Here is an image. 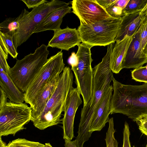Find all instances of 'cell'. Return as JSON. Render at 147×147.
Here are the masks:
<instances>
[{
    "instance_id": "35",
    "label": "cell",
    "mask_w": 147,
    "mask_h": 147,
    "mask_svg": "<svg viewBox=\"0 0 147 147\" xmlns=\"http://www.w3.org/2000/svg\"><path fill=\"white\" fill-rule=\"evenodd\" d=\"M129 0H116L114 2L116 5L124 9Z\"/></svg>"
},
{
    "instance_id": "41",
    "label": "cell",
    "mask_w": 147,
    "mask_h": 147,
    "mask_svg": "<svg viewBox=\"0 0 147 147\" xmlns=\"http://www.w3.org/2000/svg\"></svg>"
},
{
    "instance_id": "4",
    "label": "cell",
    "mask_w": 147,
    "mask_h": 147,
    "mask_svg": "<svg viewBox=\"0 0 147 147\" xmlns=\"http://www.w3.org/2000/svg\"><path fill=\"white\" fill-rule=\"evenodd\" d=\"M47 45L42 44L34 53L17 60L9 74L19 89L25 92L30 84L47 62L49 54Z\"/></svg>"
},
{
    "instance_id": "31",
    "label": "cell",
    "mask_w": 147,
    "mask_h": 147,
    "mask_svg": "<svg viewBox=\"0 0 147 147\" xmlns=\"http://www.w3.org/2000/svg\"><path fill=\"white\" fill-rule=\"evenodd\" d=\"M28 9L33 8L49 1L46 0H22Z\"/></svg>"
},
{
    "instance_id": "23",
    "label": "cell",
    "mask_w": 147,
    "mask_h": 147,
    "mask_svg": "<svg viewBox=\"0 0 147 147\" xmlns=\"http://www.w3.org/2000/svg\"><path fill=\"white\" fill-rule=\"evenodd\" d=\"M140 42L142 53L147 57V14L145 15L139 28Z\"/></svg>"
},
{
    "instance_id": "22",
    "label": "cell",
    "mask_w": 147,
    "mask_h": 147,
    "mask_svg": "<svg viewBox=\"0 0 147 147\" xmlns=\"http://www.w3.org/2000/svg\"><path fill=\"white\" fill-rule=\"evenodd\" d=\"M147 7V0H129L123 9L128 14L141 11Z\"/></svg>"
},
{
    "instance_id": "24",
    "label": "cell",
    "mask_w": 147,
    "mask_h": 147,
    "mask_svg": "<svg viewBox=\"0 0 147 147\" xmlns=\"http://www.w3.org/2000/svg\"><path fill=\"white\" fill-rule=\"evenodd\" d=\"M109 123V126L106 133L105 139L106 147H118V142L114 136L116 130L114 128L113 117L110 119Z\"/></svg>"
},
{
    "instance_id": "1",
    "label": "cell",
    "mask_w": 147,
    "mask_h": 147,
    "mask_svg": "<svg viewBox=\"0 0 147 147\" xmlns=\"http://www.w3.org/2000/svg\"><path fill=\"white\" fill-rule=\"evenodd\" d=\"M114 45L111 43L107 46V52L102 61L93 68L92 93L87 104L82 109L76 139L79 145H83L91 136L90 129L93 115L104 93L114 78L110 67L111 54Z\"/></svg>"
},
{
    "instance_id": "10",
    "label": "cell",
    "mask_w": 147,
    "mask_h": 147,
    "mask_svg": "<svg viewBox=\"0 0 147 147\" xmlns=\"http://www.w3.org/2000/svg\"><path fill=\"white\" fill-rule=\"evenodd\" d=\"M72 12L80 24H88L113 18L96 0H74L71 2Z\"/></svg>"
},
{
    "instance_id": "8",
    "label": "cell",
    "mask_w": 147,
    "mask_h": 147,
    "mask_svg": "<svg viewBox=\"0 0 147 147\" xmlns=\"http://www.w3.org/2000/svg\"><path fill=\"white\" fill-rule=\"evenodd\" d=\"M76 55L78 62L77 67L71 69L75 77V83L82 95L85 106L90 100L92 93L93 59L90 49L92 47L82 42L78 46Z\"/></svg>"
},
{
    "instance_id": "39",
    "label": "cell",
    "mask_w": 147,
    "mask_h": 147,
    "mask_svg": "<svg viewBox=\"0 0 147 147\" xmlns=\"http://www.w3.org/2000/svg\"><path fill=\"white\" fill-rule=\"evenodd\" d=\"M145 147H147V144H146Z\"/></svg>"
},
{
    "instance_id": "26",
    "label": "cell",
    "mask_w": 147,
    "mask_h": 147,
    "mask_svg": "<svg viewBox=\"0 0 147 147\" xmlns=\"http://www.w3.org/2000/svg\"><path fill=\"white\" fill-rule=\"evenodd\" d=\"M131 74L132 79L135 80L147 83V66L135 68Z\"/></svg>"
},
{
    "instance_id": "18",
    "label": "cell",
    "mask_w": 147,
    "mask_h": 147,
    "mask_svg": "<svg viewBox=\"0 0 147 147\" xmlns=\"http://www.w3.org/2000/svg\"><path fill=\"white\" fill-rule=\"evenodd\" d=\"M133 36H126L122 40L116 42L115 44L111 53L110 59V67L113 73L118 74L123 69L122 63Z\"/></svg>"
},
{
    "instance_id": "34",
    "label": "cell",
    "mask_w": 147,
    "mask_h": 147,
    "mask_svg": "<svg viewBox=\"0 0 147 147\" xmlns=\"http://www.w3.org/2000/svg\"><path fill=\"white\" fill-rule=\"evenodd\" d=\"M98 4L105 9L108 7L116 0H96Z\"/></svg>"
},
{
    "instance_id": "20",
    "label": "cell",
    "mask_w": 147,
    "mask_h": 147,
    "mask_svg": "<svg viewBox=\"0 0 147 147\" xmlns=\"http://www.w3.org/2000/svg\"><path fill=\"white\" fill-rule=\"evenodd\" d=\"M22 11L16 18H9L0 24V31L13 37L20 27V22L23 16Z\"/></svg>"
},
{
    "instance_id": "3",
    "label": "cell",
    "mask_w": 147,
    "mask_h": 147,
    "mask_svg": "<svg viewBox=\"0 0 147 147\" xmlns=\"http://www.w3.org/2000/svg\"><path fill=\"white\" fill-rule=\"evenodd\" d=\"M73 75L69 66L65 67L60 75L55 90L38 117L33 122L41 130L59 123L69 91L73 87Z\"/></svg>"
},
{
    "instance_id": "25",
    "label": "cell",
    "mask_w": 147,
    "mask_h": 147,
    "mask_svg": "<svg viewBox=\"0 0 147 147\" xmlns=\"http://www.w3.org/2000/svg\"><path fill=\"white\" fill-rule=\"evenodd\" d=\"M9 147H45V144L31 141L24 138H18L10 142L7 145Z\"/></svg>"
},
{
    "instance_id": "2",
    "label": "cell",
    "mask_w": 147,
    "mask_h": 147,
    "mask_svg": "<svg viewBox=\"0 0 147 147\" xmlns=\"http://www.w3.org/2000/svg\"><path fill=\"white\" fill-rule=\"evenodd\" d=\"M112 81L110 114H122L134 121L147 114V83L132 85L122 84L115 78Z\"/></svg>"
},
{
    "instance_id": "5",
    "label": "cell",
    "mask_w": 147,
    "mask_h": 147,
    "mask_svg": "<svg viewBox=\"0 0 147 147\" xmlns=\"http://www.w3.org/2000/svg\"><path fill=\"white\" fill-rule=\"evenodd\" d=\"M121 20L111 18L95 23L80 24L77 30L82 42L92 47L115 43Z\"/></svg>"
},
{
    "instance_id": "36",
    "label": "cell",
    "mask_w": 147,
    "mask_h": 147,
    "mask_svg": "<svg viewBox=\"0 0 147 147\" xmlns=\"http://www.w3.org/2000/svg\"><path fill=\"white\" fill-rule=\"evenodd\" d=\"M64 146L65 147H77L76 139L73 141L65 139Z\"/></svg>"
},
{
    "instance_id": "37",
    "label": "cell",
    "mask_w": 147,
    "mask_h": 147,
    "mask_svg": "<svg viewBox=\"0 0 147 147\" xmlns=\"http://www.w3.org/2000/svg\"><path fill=\"white\" fill-rule=\"evenodd\" d=\"M0 147H9L8 146L1 140V138L0 139Z\"/></svg>"
},
{
    "instance_id": "11",
    "label": "cell",
    "mask_w": 147,
    "mask_h": 147,
    "mask_svg": "<svg viewBox=\"0 0 147 147\" xmlns=\"http://www.w3.org/2000/svg\"><path fill=\"white\" fill-rule=\"evenodd\" d=\"M78 88L73 87L68 95L65 106L63 117L61 120L63 124V138L71 140L74 137V124L75 114L82 103Z\"/></svg>"
},
{
    "instance_id": "7",
    "label": "cell",
    "mask_w": 147,
    "mask_h": 147,
    "mask_svg": "<svg viewBox=\"0 0 147 147\" xmlns=\"http://www.w3.org/2000/svg\"><path fill=\"white\" fill-rule=\"evenodd\" d=\"M65 65L62 50L48 59L24 93V101L30 105L32 109L45 86L55 77L60 74Z\"/></svg>"
},
{
    "instance_id": "40",
    "label": "cell",
    "mask_w": 147,
    "mask_h": 147,
    "mask_svg": "<svg viewBox=\"0 0 147 147\" xmlns=\"http://www.w3.org/2000/svg\"><path fill=\"white\" fill-rule=\"evenodd\" d=\"M146 13H147V10H146Z\"/></svg>"
},
{
    "instance_id": "30",
    "label": "cell",
    "mask_w": 147,
    "mask_h": 147,
    "mask_svg": "<svg viewBox=\"0 0 147 147\" xmlns=\"http://www.w3.org/2000/svg\"><path fill=\"white\" fill-rule=\"evenodd\" d=\"M123 147H131L129 140L130 132L128 123L125 122L123 132Z\"/></svg>"
},
{
    "instance_id": "32",
    "label": "cell",
    "mask_w": 147,
    "mask_h": 147,
    "mask_svg": "<svg viewBox=\"0 0 147 147\" xmlns=\"http://www.w3.org/2000/svg\"><path fill=\"white\" fill-rule=\"evenodd\" d=\"M78 59L76 54L74 52H72L71 55L67 59V63L71 66V69L76 67L78 65Z\"/></svg>"
},
{
    "instance_id": "33",
    "label": "cell",
    "mask_w": 147,
    "mask_h": 147,
    "mask_svg": "<svg viewBox=\"0 0 147 147\" xmlns=\"http://www.w3.org/2000/svg\"><path fill=\"white\" fill-rule=\"evenodd\" d=\"M0 109H1L7 102V97L4 91L0 87Z\"/></svg>"
},
{
    "instance_id": "12",
    "label": "cell",
    "mask_w": 147,
    "mask_h": 147,
    "mask_svg": "<svg viewBox=\"0 0 147 147\" xmlns=\"http://www.w3.org/2000/svg\"><path fill=\"white\" fill-rule=\"evenodd\" d=\"M113 87L110 85L104 93L93 115L90 127V131H100L110 120L111 100L112 96Z\"/></svg>"
},
{
    "instance_id": "16",
    "label": "cell",
    "mask_w": 147,
    "mask_h": 147,
    "mask_svg": "<svg viewBox=\"0 0 147 147\" xmlns=\"http://www.w3.org/2000/svg\"><path fill=\"white\" fill-rule=\"evenodd\" d=\"M71 9V7L67 5L51 12L35 27L33 33L60 29L63 17L72 12Z\"/></svg>"
},
{
    "instance_id": "19",
    "label": "cell",
    "mask_w": 147,
    "mask_h": 147,
    "mask_svg": "<svg viewBox=\"0 0 147 147\" xmlns=\"http://www.w3.org/2000/svg\"><path fill=\"white\" fill-rule=\"evenodd\" d=\"M0 86L11 102L22 103L24 101V93L16 86L9 74L0 67Z\"/></svg>"
},
{
    "instance_id": "9",
    "label": "cell",
    "mask_w": 147,
    "mask_h": 147,
    "mask_svg": "<svg viewBox=\"0 0 147 147\" xmlns=\"http://www.w3.org/2000/svg\"><path fill=\"white\" fill-rule=\"evenodd\" d=\"M32 110L25 103L7 102L0 109V137L14 136L25 129L24 126L30 121Z\"/></svg>"
},
{
    "instance_id": "13",
    "label": "cell",
    "mask_w": 147,
    "mask_h": 147,
    "mask_svg": "<svg viewBox=\"0 0 147 147\" xmlns=\"http://www.w3.org/2000/svg\"><path fill=\"white\" fill-rule=\"evenodd\" d=\"M53 36L47 46L61 50L68 51L82 42L79 32L76 28H65L54 31Z\"/></svg>"
},
{
    "instance_id": "27",
    "label": "cell",
    "mask_w": 147,
    "mask_h": 147,
    "mask_svg": "<svg viewBox=\"0 0 147 147\" xmlns=\"http://www.w3.org/2000/svg\"><path fill=\"white\" fill-rule=\"evenodd\" d=\"M114 2L105 9L111 17L117 19H121L126 14L123 9L115 5Z\"/></svg>"
},
{
    "instance_id": "17",
    "label": "cell",
    "mask_w": 147,
    "mask_h": 147,
    "mask_svg": "<svg viewBox=\"0 0 147 147\" xmlns=\"http://www.w3.org/2000/svg\"><path fill=\"white\" fill-rule=\"evenodd\" d=\"M60 75L56 76L47 84L37 98L32 109L30 121L32 122L38 117L45 109L57 87Z\"/></svg>"
},
{
    "instance_id": "6",
    "label": "cell",
    "mask_w": 147,
    "mask_h": 147,
    "mask_svg": "<svg viewBox=\"0 0 147 147\" xmlns=\"http://www.w3.org/2000/svg\"><path fill=\"white\" fill-rule=\"evenodd\" d=\"M69 3L59 0H53L33 8L29 12L24 9L23 16L17 32L13 36L15 48L28 39L33 34L35 27L50 13L57 9L69 5Z\"/></svg>"
},
{
    "instance_id": "28",
    "label": "cell",
    "mask_w": 147,
    "mask_h": 147,
    "mask_svg": "<svg viewBox=\"0 0 147 147\" xmlns=\"http://www.w3.org/2000/svg\"><path fill=\"white\" fill-rule=\"evenodd\" d=\"M8 53L0 46V67L7 73L9 74L10 67L9 65L7 59Z\"/></svg>"
},
{
    "instance_id": "38",
    "label": "cell",
    "mask_w": 147,
    "mask_h": 147,
    "mask_svg": "<svg viewBox=\"0 0 147 147\" xmlns=\"http://www.w3.org/2000/svg\"><path fill=\"white\" fill-rule=\"evenodd\" d=\"M45 147H53L49 143H45Z\"/></svg>"
},
{
    "instance_id": "15",
    "label": "cell",
    "mask_w": 147,
    "mask_h": 147,
    "mask_svg": "<svg viewBox=\"0 0 147 147\" xmlns=\"http://www.w3.org/2000/svg\"><path fill=\"white\" fill-rule=\"evenodd\" d=\"M147 7L136 12L126 15L122 18L116 42L122 40L126 36H133L138 31L146 13Z\"/></svg>"
},
{
    "instance_id": "14",
    "label": "cell",
    "mask_w": 147,
    "mask_h": 147,
    "mask_svg": "<svg viewBox=\"0 0 147 147\" xmlns=\"http://www.w3.org/2000/svg\"><path fill=\"white\" fill-rule=\"evenodd\" d=\"M140 30L133 36L122 64V68H136L147 63V57L142 52L140 45Z\"/></svg>"
},
{
    "instance_id": "29",
    "label": "cell",
    "mask_w": 147,
    "mask_h": 147,
    "mask_svg": "<svg viewBox=\"0 0 147 147\" xmlns=\"http://www.w3.org/2000/svg\"><path fill=\"white\" fill-rule=\"evenodd\" d=\"M136 122L141 132L147 136V114L141 116Z\"/></svg>"
},
{
    "instance_id": "21",
    "label": "cell",
    "mask_w": 147,
    "mask_h": 147,
    "mask_svg": "<svg viewBox=\"0 0 147 147\" xmlns=\"http://www.w3.org/2000/svg\"><path fill=\"white\" fill-rule=\"evenodd\" d=\"M0 46L6 51L13 58L18 54L13 42V37L0 31Z\"/></svg>"
}]
</instances>
